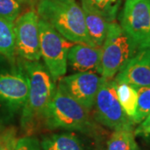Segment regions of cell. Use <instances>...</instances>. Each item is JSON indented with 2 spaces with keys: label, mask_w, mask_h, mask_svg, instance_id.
<instances>
[{
  "label": "cell",
  "mask_w": 150,
  "mask_h": 150,
  "mask_svg": "<svg viewBox=\"0 0 150 150\" xmlns=\"http://www.w3.org/2000/svg\"><path fill=\"white\" fill-rule=\"evenodd\" d=\"M39 16L37 11L29 10L17 18L13 23L16 54L25 61H39Z\"/></svg>",
  "instance_id": "obj_8"
},
{
  "label": "cell",
  "mask_w": 150,
  "mask_h": 150,
  "mask_svg": "<svg viewBox=\"0 0 150 150\" xmlns=\"http://www.w3.org/2000/svg\"><path fill=\"white\" fill-rule=\"evenodd\" d=\"M15 54L13 23L0 18V54L12 59L14 58Z\"/></svg>",
  "instance_id": "obj_17"
},
{
  "label": "cell",
  "mask_w": 150,
  "mask_h": 150,
  "mask_svg": "<svg viewBox=\"0 0 150 150\" xmlns=\"http://www.w3.org/2000/svg\"><path fill=\"white\" fill-rule=\"evenodd\" d=\"M142 134H150V128H148V129H144V130L142 132Z\"/></svg>",
  "instance_id": "obj_25"
},
{
  "label": "cell",
  "mask_w": 150,
  "mask_h": 150,
  "mask_svg": "<svg viewBox=\"0 0 150 150\" xmlns=\"http://www.w3.org/2000/svg\"><path fill=\"white\" fill-rule=\"evenodd\" d=\"M88 110L59 86L48 104L43 123L48 129H64L90 133L94 128Z\"/></svg>",
  "instance_id": "obj_3"
},
{
  "label": "cell",
  "mask_w": 150,
  "mask_h": 150,
  "mask_svg": "<svg viewBox=\"0 0 150 150\" xmlns=\"http://www.w3.org/2000/svg\"><path fill=\"white\" fill-rule=\"evenodd\" d=\"M22 67L28 79V95L23 107L21 126L29 133L43 123L56 85L46 67L39 61L23 60Z\"/></svg>",
  "instance_id": "obj_1"
},
{
  "label": "cell",
  "mask_w": 150,
  "mask_h": 150,
  "mask_svg": "<svg viewBox=\"0 0 150 150\" xmlns=\"http://www.w3.org/2000/svg\"><path fill=\"white\" fill-rule=\"evenodd\" d=\"M43 150H84L79 139L73 134L48 136L40 143Z\"/></svg>",
  "instance_id": "obj_14"
},
{
  "label": "cell",
  "mask_w": 150,
  "mask_h": 150,
  "mask_svg": "<svg viewBox=\"0 0 150 150\" xmlns=\"http://www.w3.org/2000/svg\"><path fill=\"white\" fill-rule=\"evenodd\" d=\"M20 11L21 4L16 0H0V18L14 23Z\"/></svg>",
  "instance_id": "obj_20"
},
{
  "label": "cell",
  "mask_w": 150,
  "mask_h": 150,
  "mask_svg": "<svg viewBox=\"0 0 150 150\" xmlns=\"http://www.w3.org/2000/svg\"><path fill=\"white\" fill-rule=\"evenodd\" d=\"M37 13L68 41L94 47L87 33L83 8L75 0H39Z\"/></svg>",
  "instance_id": "obj_2"
},
{
  "label": "cell",
  "mask_w": 150,
  "mask_h": 150,
  "mask_svg": "<svg viewBox=\"0 0 150 150\" xmlns=\"http://www.w3.org/2000/svg\"><path fill=\"white\" fill-rule=\"evenodd\" d=\"M107 150H139L133 128L114 130L108 140Z\"/></svg>",
  "instance_id": "obj_16"
},
{
  "label": "cell",
  "mask_w": 150,
  "mask_h": 150,
  "mask_svg": "<svg viewBox=\"0 0 150 150\" xmlns=\"http://www.w3.org/2000/svg\"><path fill=\"white\" fill-rule=\"evenodd\" d=\"M114 80L135 88L150 86V45L139 48L116 74Z\"/></svg>",
  "instance_id": "obj_11"
},
{
  "label": "cell",
  "mask_w": 150,
  "mask_h": 150,
  "mask_svg": "<svg viewBox=\"0 0 150 150\" xmlns=\"http://www.w3.org/2000/svg\"><path fill=\"white\" fill-rule=\"evenodd\" d=\"M28 95V79L23 67L0 73V103L12 110L23 108Z\"/></svg>",
  "instance_id": "obj_10"
},
{
  "label": "cell",
  "mask_w": 150,
  "mask_h": 150,
  "mask_svg": "<svg viewBox=\"0 0 150 150\" xmlns=\"http://www.w3.org/2000/svg\"><path fill=\"white\" fill-rule=\"evenodd\" d=\"M101 81L102 77H99L94 72L76 73L60 79L58 86L87 110L90 111L93 107Z\"/></svg>",
  "instance_id": "obj_9"
},
{
  "label": "cell",
  "mask_w": 150,
  "mask_h": 150,
  "mask_svg": "<svg viewBox=\"0 0 150 150\" xmlns=\"http://www.w3.org/2000/svg\"><path fill=\"white\" fill-rule=\"evenodd\" d=\"M101 48L92 47L84 43L72 44L68 52V62L78 73L99 71Z\"/></svg>",
  "instance_id": "obj_12"
},
{
  "label": "cell",
  "mask_w": 150,
  "mask_h": 150,
  "mask_svg": "<svg viewBox=\"0 0 150 150\" xmlns=\"http://www.w3.org/2000/svg\"><path fill=\"white\" fill-rule=\"evenodd\" d=\"M20 4H34L38 3L39 0H16Z\"/></svg>",
  "instance_id": "obj_24"
},
{
  "label": "cell",
  "mask_w": 150,
  "mask_h": 150,
  "mask_svg": "<svg viewBox=\"0 0 150 150\" xmlns=\"http://www.w3.org/2000/svg\"><path fill=\"white\" fill-rule=\"evenodd\" d=\"M148 128H150V113L146 117L144 120L143 122H141L140 125L135 129L134 131V134L137 135V134H141L142 132L144 130V129H148Z\"/></svg>",
  "instance_id": "obj_23"
},
{
  "label": "cell",
  "mask_w": 150,
  "mask_h": 150,
  "mask_svg": "<svg viewBox=\"0 0 150 150\" xmlns=\"http://www.w3.org/2000/svg\"><path fill=\"white\" fill-rule=\"evenodd\" d=\"M121 27L139 49L150 45V1L126 0Z\"/></svg>",
  "instance_id": "obj_7"
},
{
  "label": "cell",
  "mask_w": 150,
  "mask_h": 150,
  "mask_svg": "<svg viewBox=\"0 0 150 150\" xmlns=\"http://www.w3.org/2000/svg\"><path fill=\"white\" fill-rule=\"evenodd\" d=\"M13 150H43L39 141L33 137H23L17 139Z\"/></svg>",
  "instance_id": "obj_22"
},
{
  "label": "cell",
  "mask_w": 150,
  "mask_h": 150,
  "mask_svg": "<svg viewBox=\"0 0 150 150\" xmlns=\"http://www.w3.org/2000/svg\"><path fill=\"white\" fill-rule=\"evenodd\" d=\"M93 107L94 118L103 125L113 130L133 128L134 123L119 103L116 93V81L113 79L102 77Z\"/></svg>",
  "instance_id": "obj_6"
},
{
  "label": "cell",
  "mask_w": 150,
  "mask_h": 150,
  "mask_svg": "<svg viewBox=\"0 0 150 150\" xmlns=\"http://www.w3.org/2000/svg\"><path fill=\"white\" fill-rule=\"evenodd\" d=\"M138 91V102L136 112L132 121L140 123L150 113V86L136 88Z\"/></svg>",
  "instance_id": "obj_19"
},
{
  "label": "cell",
  "mask_w": 150,
  "mask_h": 150,
  "mask_svg": "<svg viewBox=\"0 0 150 150\" xmlns=\"http://www.w3.org/2000/svg\"><path fill=\"white\" fill-rule=\"evenodd\" d=\"M16 131L8 129L0 134V150H13L16 144Z\"/></svg>",
  "instance_id": "obj_21"
},
{
  "label": "cell",
  "mask_w": 150,
  "mask_h": 150,
  "mask_svg": "<svg viewBox=\"0 0 150 150\" xmlns=\"http://www.w3.org/2000/svg\"><path fill=\"white\" fill-rule=\"evenodd\" d=\"M40 54L54 82L64 77L67 71L68 52L72 46L66 38L47 22L39 18Z\"/></svg>",
  "instance_id": "obj_5"
},
{
  "label": "cell",
  "mask_w": 150,
  "mask_h": 150,
  "mask_svg": "<svg viewBox=\"0 0 150 150\" xmlns=\"http://www.w3.org/2000/svg\"><path fill=\"white\" fill-rule=\"evenodd\" d=\"M139 50L133 39L115 21L109 24L105 40L101 46L99 71L104 79H113Z\"/></svg>",
  "instance_id": "obj_4"
},
{
  "label": "cell",
  "mask_w": 150,
  "mask_h": 150,
  "mask_svg": "<svg viewBox=\"0 0 150 150\" xmlns=\"http://www.w3.org/2000/svg\"><path fill=\"white\" fill-rule=\"evenodd\" d=\"M149 1H150V0H149Z\"/></svg>",
  "instance_id": "obj_26"
},
{
  "label": "cell",
  "mask_w": 150,
  "mask_h": 150,
  "mask_svg": "<svg viewBox=\"0 0 150 150\" xmlns=\"http://www.w3.org/2000/svg\"><path fill=\"white\" fill-rule=\"evenodd\" d=\"M82 8L84 13L88 36L94 47L101 48L107 36L111 22L107 20L101 14L93 11L84 4H82Z\"/></svg>",
  "instance_id": "obj_13"
},
{
  "label": "cell",
  "mask_w": 150,
  "mask_h": 150,
  "mask_svg": "<svg viewBox=\"0 0 150 150\" xmlns=\"http://www.w3.org/2000/svg\"><path fill=\"white\" fill-rule=\"evenodd\" d=\"M116 93L123 110L132 120L137 108V88L127 83L116 82Z\"/></svg>",
  "instance_id": "obj_15"
},
{
  "label": "cell",
  "mask_w": 150,
  "mask_h": 150,
  "mask_svg": "<svg viewBox=\"0 0 150 150\" xmlns=\"http://www.w3.org/2000/svg\"><path fill=\"white\" fill-rule=\"evenodd\" d=\"M84 4L93 11L101 14L109 22L115 21L121 0H82Z\"/></svg>",
  "instance_id": "obj_18"
}]
</instances>
